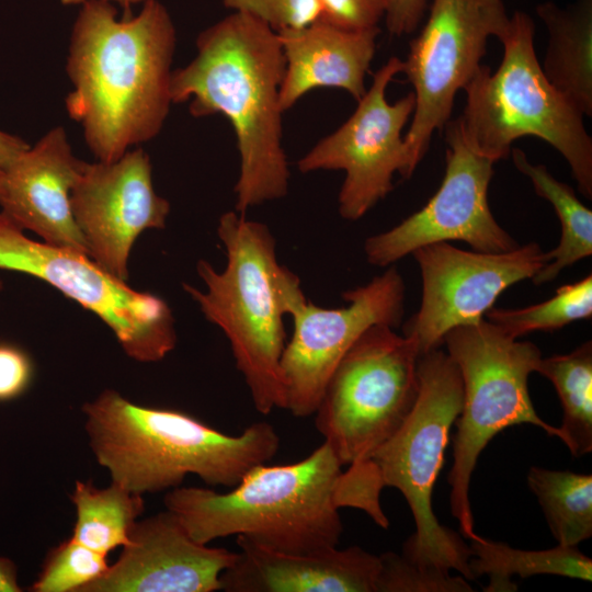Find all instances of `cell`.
I'll use <instances>...</instances> for the list:
<instances>
[{
	"label": "cell",
	"instance_id": "6da1fadb",
	"mask_svg": "<svg viewBox=\"0 0 592 592\" xmlns=\"http://www.w3.org/2000/svg\"><path fill=\"white\" fill-rule=\"evenodd\" d=\"M175 43L173 21L159 0L121 19L112 3L81 4L66 60L72 90L65 105L99 161L116 160L161 132L172 105Z\"/></svg>",
	"mask_w": 592,
	"mask_h": 592
},
{
	"label": "cell",
	"instance_id": "7a4b0ae2",
	"mask_svg": "<svg viewBox=\"0 0 592 592\" xmlns=\"http://www.w3.org/2000/svg\"><path fill=\"white\" fill-rule=\"evenodd\" d=\"M195 44V57L172 71V104L189 102L193 117L223 114L231 123L240 155L235 210L244 215L288 192L278 100L282 45L277 32L241 12L202 31Z\"/></svg>",
	"mask_w": 592,
	"mask_h": 592
},
{
	"label": "cell",
	"instance_id": "3957f363",
	"mask_svg": "<svg viewBox=\"0 0 592 592\" xmlns=\"http://www.w3.org/2000/svg\"><path fill=\"white\" fill-rule=\"evenodd\" d=\"M341 468L323 442L299 462L255 466L225 493L179 486L163 503L201 544L236 535L286 553L325 549L342 535L339 509L358 508L356 476Z\"/></svg>",
	"mask_w": 592,
	"mask_h": 592
},
{
	"label": "cell",
	"instance_id": "277c9868",
	"mask_svg": "<svg viewBox=\"0 0 592 592\" xmlns=\"http://www.w3.org/2000/svg\"><path fill=\"white\" fill-rule=\"evenodd\" d=\"M91 451L111 480L144 496L179 487L187 475L232 488L277 453L273 425L225 434L183 411L140 406L114 389L82 406Z\"/></svg>",
	"mask_w": 592,
	"mask_h": 592
},
{
	"label": "cell",
	"instance_id": "5b68a950",
	"mask_svg": "<svg viewBox=\"0 0 592 592\" xmlns=\"http://www.w3.org/2000/svg\"><path fill=\"white\" fill-rule=\"evenodd\" d=\"M217 236L226 252L225 267L216 271L200 260L196 271L206 291L187 284L183 288L227 337L254 408L269 414L285 407L284 316L300 281L278 263L276 241L265 224L229 210L219 217Z\"/></svg>",
	"mask_w": 592,
	"mask_h": 592
},
{
	"label": "cell",
	"instance_id": "8992f818",
	"mask_svg": "<svg viewBox=\"0 0 592 592\" xmlns=\"http://www.w3.org/2000/svg\"><path fill=\"white\" fill-rule=\"evenodd\" d=\"M534 35L531 15L515 11L498 37L503 45L498 69L481 65L463 89L462 137L471 151L493 162L509 156L514 140L537 137L566 159L579 192L591 200L592 138L583 114L545 76Z\"/></svg>",
	"mask_w": 592,
	"mask_h": 592
},
{
	"label": "cell",
	"instance_id": "52a82bcc",
	"mask_svg": "<svg viewBox=\"0 0 592 592\" xmlns=\"http://www.w3.org/2000/svg\"><path fill=\"white\" fill-rule=\"evenodd\" d=\"M419 394L399 430L368 459L383 487L406 498L415 532L405 542L402 556L430 569L458 571L474 580L469 545L439 523L432 492L444 462L452 424L463 406V380L456 363L440 348L419 356Z\"/></svg>",
	"mask_w": 592,
	"mask_h": 592
},
{
	"label": "cell",
	"instance_id": "ba28073f",
	"mask_svg": "<svg viewBox=\"0 0 592 592\" xmlns=\"http://www.w3.org/2000/svg\"><path fill=\"white\" fill-rule=\"evenodd\" d=\"M443 342L459 368L463 406L455 420L453 466L448 475L451 511L463 536H476L469 503V485L486 445L505 428L530 423L560 439L557 426L546 423L533 406L528 376L537 372L539 349L519 341L482 319L448 331Z\"/></svg>",
	"mask_w": 592,
	"mask_h": 592
},
{
	"label": "cell",
	"instance_id": "9c48e42d",
	"mask_svg": "<svg viewBox=\"0 0 592 592\" xmlns=\"http://www.w3.org/2000/svg\"><path fill=\"white\" fill-rule=\"evenodd\" d=\"M419 356L414 340L379 323L341 358L314 414L342 466L368 462L403 424L419 394Z\"/></svg>",
	"mask_w": 592,
	"mask_h": 592
},
{
	"label": "cell",
	"instance_id": "30bf717a",
	"mask_svg": "<svg viewBox=\"0 0 592 592\" xmlns=\"http://www.w3.org/2000/svg\"><path fill=\"white\" fill-rule=\"evenodd\" d=\"M0 269L44 281L96 315L137 362L161 361L175 348L174 318L162 298L132 288L87 253L29 238L1 212Z\"/></svg>",
	"mask_w": 592,
	"mask_h": 592
},
{
	"label": "cell",
	"instance_id": "8fae6325",
	"mask_svg": "<svg viewBox=\"0 0 592 592\" xmlns=\"http://www.w3.org/2000/svg\"><path fill=\"white\" fill-rule=\"evenodd\" d=\"M428 10L402 69L414 94L412 122L403 137L410 175L433 133L449 121L457 92L480 69L488 38H498L510 20L503 0H430Z\"/></svg>",
	"mask_w": 592,
	"mask_h": 592
},
{
	"label": "cell",
	"instance_id": "7c38bea8",
	"mask_svg": "<svg viewBox=\"0 0 592 592\" xmlns=\"http://www.w3.org/2000/svg\"><path fill=\"white\" fill-rule=\"evenodd\" d=\"M403 60L392 56L373 76L353 114L332 134L319 140L297 162L301 173L343 170L338 204L346 220L362 218L392 191L398 172L409 179L408 155L401 130L414 110V94L390 104L386 90L402 72Z\"/></svg>",
	"mask_w": 592,
	"mask_h": 592
},
{
	"label": "cell",
	"instance_id": "4fadbf2b",
	"mask_svg": "<svg viewBox=\"0 0 592 592\" xmlns=\"http://www.w3.org/2000/svg\"><path fill=\"white\" fill-rule=\"evenodd\" d=\"M405 282L389 267L367 284L343 293L346 305L322 308L307 301L301 289L289 300L293 333L286 342L281 372L285 407L295 417L315 413L337 365L355 341L374 325L398 327L403 315Z\"/></svg>",
	"mask_w": 592,
	"mask_h": 592
},
{
	"label": "cell",
	"instance_id": "5bb4252c",
	"mask_svg": "<svg viewBox=\"0 0 592 592\" xmlns=\"http://www.w3.org/2000/svg\"><path fill=\"white\" fill-rule=\"evenodd\" d=\"M445 173L418 212L364 243L368 263L389 266L418 248L459 240L480 252H506L520 244L497 223L488 203L493 161L471 151L457 119L445 125Z\"/></svg>",
	"mask_w": 592,
	"mask_h": 592
},
{
	"label": "cell",
	"instance_id": "9a60e30c",
	"mask_svg": "<svg viewBox=\"0 0 592 592\" xmlns=\"http://www.w3.org/2000/svg\"><path fill=\"white\" fill-rule=\"evenodd\" d=\"M411 254L420 267L422 296L403 334L414 340L420 355L439 348L452 329L481 321L503 291L532 278L548 262L536 242L496 253L435 242Z\"/></svg>",
	"mask_w": 592,
	"mask_h": 592
},
{
	"label": "cell",
	"instance_id": "2e32d148",
	"mask_svg": "<svg viewBox=\"0 0 592 592\" xmlns=\"http://www.w3.org/2000/svg\"><path fill=\"white\" fill-rule=\"evenodd\" d=\"M148 153L140 147L118 159L86 162L71 190V209L88 255L104 271L126 282L137 238L162 229L170 203L155 191Z\"/></svg>",
	"mask_w": 592,
	"mask_h": 592
},
{
	"label": "cell",
	"instance_id": "e0dca14e",
	"mask_svg": "<svg viewBox=\"0 0 592 592\" xmlns=\"http://www.w3.org/2000/svg\"><path fill=\"white\" fill-rule=\"evenodd\" d=\"M238 553L194 540L166 510L137 520L129 544L106 573L81 592H214Z\"/></svg>",
	"mask_w": 592,
	"mask_h": 592
},
{
	"label": "cell",
	"instance_id": "ac0fdd59",
	"mask_svg": "<svg viewBox=\"0 0 592 592\" xmlns=\"http://www.w3.org/2000/svg\"><path fill=\"white\" fill-rule=\"evenodd\" d=\"M62 126L49 129L0 171V208L42 241L88 254L71 209V190L84 168Z\"/></svg>",
	"mask_w": 592,
	"mask_h": 592
},
{
	"label": "cell",
	"instance_id": "d6986e66",
	"mask_svg": "<svg viewBox=\"0 0 592 592\" xmlns=\"http://www.w3.org/2000/svg\"><path fill=\"white\" fill-rule=\"evenodd\" d=\"M238 558L220 576L226 592H377L380 557L358 546L304 553L237 536Z\"/></svg>",
	"mask_w": 592,
	"mask_h": 592
},
{
	"label": "cell",
	"instance_id": "ffe728a7",
	"mask_svg": "<svg viewBox=\"0 0 592 592\" xmlns=\"http://www.w3.org/2000/svg\"><path fill=\"white\" fill-rule=\"evenodd\" d=\"M378 26L345 30L320 19L301 29L277 32L285 57L280 107L289 110L317 88H338L358 101L376 52Z\"/></svg>",
	"mask_w": 592,
	"mask_h": 592
},
{
	"label": "cell",
	"instance_id": "44dd1931",
	"mask_svg": "<svg viewBox=\"0 0 592 592\" xmlns=\"http://www.w3.org/2000/svg\"><path fill=\"white\" fill-rule=\"evenodd\" d=\"M548 32L542 69L549 82L583 115L592 116V0L565 8L553 1L536 5Z\"/></svg>",
	"mask_w": 592,
	"mask_h": 592
},
{
	"label": "cell",
	"instance_id": "7402d4cb",
	"mask_svg": "<svg viewBox=\"0 0 592 592\" xmlns=\"http://www.w3.org/2000/svg\"><path fill=\"white\" fill-rule=\"evenodd\" d=\"M469 568L474 579L487 574V592L516 591L513 576L525 579L535 574H555L584 581L592 580V560L578 546L557 545L546 550H522L479 535L470 538Z\"/></svg>",
	"mask_w": 592,
	"mask_h": 592
},
{
	"label": "cell",
	"instance_id": "603a6c76",
	"mask_svg": "<svg viewBox=\"0 0 592 592\" xmlns=\"http://www.w3.org/2000/svg\"><path fill=\"white\" fill-rule=\"evenodd\" d=\"M510 153L515 168L531 180L535 193L553 205L560 221L558 246L546 252L548 262L531 278L540 285L592 254V210L580 202L571 186L553 177L546 166L533 164L519 148Z\"/></svg>",
	"mask_w": 592,
	"mask_h": 592
},
{
	"label": "cell",
	"instance_id": "cb8c5ba5",
	"mask_svg": "<svg viewBox=\"0 0 592 592\" xmlns=\"http://www.w3.org/2000/svg\"><path fill=\"white\" fill-rule=\"evenodd\" d=\"M70 499L76 522L70 538L106 555L129 544V535L145 511L143 496L112 481L98 488L91 480H77Z\"/></svg>",
	"mask_w": 592,
	"mask_h": 592
},
{
	"label": "cell",
	"instance_id": "d4e9b609",
	"mask_svg": "<svg viewBox=\"0 0 592 592\" xmlns=\"http://www.w3.org/2000/svg\"><path fill=\"white\" fill-rule=\"evenodd\" d=\"M537 373L554 385L562 408L560 440L574 457L592 451V342L540 360Z\"/></svg>",
	"mask_w": 592,
	"mask_h": 592
},
{
	"label": "cell",
	"instance_id": "484cf974",
	"mask_svg": "<svg viewBox=\"0 0 592 592\" xmlns=\"http://www.w3.org/2000/svg\"><path fill=\"white\" fill-rule=\"evenodd\" d=\"M527 485L559 545L578 546L592 536V476L533 466Z\"/></svg>",
	"mask_w": 592,
	"mask_h": 592
},
{
	"label": "cell",
	"instance_id": "4316f807",
	"mask_svg": "<svg viewBox=\"0 0 592 592\" xmlns=\"http://www.w3.org/2000/svg\"><path fill=\"white\" fill-rule=\"evenodd\" d=\"M486 318L513 338L535 331H554L592 316V276L560 286L540 303L520 309L490 308Z\"/></svg>",
	"mask_w": 592,
	"mask_h": 592
},
{
	"label": "cell",
	"instance_id": "83f0119b",
	"mask_svg": "<svg viewBox=\"0 0 592 592\" xmlns=\"http://www.w3.org/2000/svg\"><path fill=\"white\" fill-rule=\"evenodd\" d=\"M110 565L106 555L81 545L70 537L46 555L33 592H81L103 577Z\"/></svg>",
	"mask_w": 592,
	"mask_h": 592
},
{
	"label": "cell",
	"instance_id": "f1b7e54d",
	"mask_svg": "<svg viewBox=\"0 0 592 592\" xmlns=\"http://www.w3.org/2000/svg\"><path fill=\"white\" fill-rule=\"evenodd\" d=\"M382 569L377 592H470L471 585L460 576L418 566L391 551L379 555Z\"/></svg>",
	"mask_w": 592,
	"mask_h": 592
},
{
	"label": "cell",
	"instance_id": "f546056e",
	"mask_svg": "<svg viewBox=\"0 0 592 592\" xmlns=\"http://www.w3.org/2000/svg\"><path fill=\"white\" fill-rule=\"evenodd\" d=\"M224 7L249 14L275 32L305 27L320 18L318 0H220Z\"/></svg>",
	"mask_w": 592,
	"mask_h": 592
},
{
	"label": "cell",
	"instance_id": "4dcf8cb0",
	"mask_svg": "<svg viewBox=\"0 0 592 592\" xmlns=\"http://www.w3.org/2000/svg\"><path fill=\"white\" fill-rule=\"evenodd\" d=\"M320 20L345 30L378 26L384 18L383 0H318Z\"/></svg>",
	"mask_w": 592,
	"mask_h": 592
},
{
	"label": "cell",
	"instance_id": "1f68e13d",
	"mask_svg": "<svg viewBox=\"0 0 592 592\" xmlns=\"http://www.w3.org/2000/svg\"><path fill=\"white\" fill-rule=\"evenodd\" d=\"M33 376L34 365L30 355L14 344L0 342V402L23 395Z\"/></svg>",
	"mask_w": 592,
	"mask_h": 592
},
{
	"label": "cell",
	"instance_id": "d6a6232c",
	"mask_svg": "<svg viewBox=\"0 0 592 592\" xmlns=\"http://www.w3.org/2000/svg\"><path fill=\"white\" fill-rule=\"evenodd\" d=\"M384 18L391 36L415 32L421 25L430 0H383Z\"/></svg>",
	"mask_w": 592,
	"mask_h": 592
},
{
	"label": "cell",
	"instance_id": "836d02e7",
	"mask_svg": "<svg viewBox=\"0 0 592 592\" xmlns=\"http://www.w3.org/2000/svg\"><path fill=\"white\" fill-rule=\"evenodd\" d=\"M29 147L22 138L0 129V170L10 166Z\"/></svg>",
	"mask_w": 592,
	"mask_h": 592
},
{
	"label": "cell",
	"instance_id": "e575fe53",
	"mask_svg": "<svg viewBox=\"0 0 592 592\" xmlns=\"http://www.w3.org/2000/svg\"><path fill=\"white\" fill-rule=\"evenodd\" d=\"M16 567L8 558L0 557V592H20Z\"/></svg>",
	"mask_w": 592,
	"mask_h": 592
},
{
	"label": "cell",
	"instance_id": "d590c367",
	"mask_svg": "<svg viewBox=\"0 0 592 592\" xmlns=\"http://www.w3.org/2000/svg\"><path fill=\"white\" fill-rule=\"evenodd\" d=\"M64 5H78L82 4L88 0H59ZM104 2L112 3L114 5H119L124 11L123 15H130L132 7L135 4L144 3L146 0H100Z\"/></svg>",
	"mask_w": 592,
	"mask_h": 592
},
{
	"label": "cell",
	"instance_id": "8d00e7d4",
	"mask_svg": "<svg viewBox=\"0 0 592 592\" xmlns=\"http://www.w3.org/2000/svg\"><path fill=\"white\" fill-rule=\"evenodd\" d=\"M2 289V282L0 281V291Z\"/></svg>",
	"mask_w": 592,
	"mask_h": 592
},
{
	"label": "cell",
	"instance_id": "74e56055",
	"mask_svg": "<svg viewBox=\"0 0 592 592\" xmlns=\"http://www.w3.org/2000/svg\"><path fill=\"white\" fill-rule=\"evenodd\" d=\"M1 171V170H0Z\"/></svg>",
	"mask_w": 592,
	"mask_h": 592
}]
</instances>
